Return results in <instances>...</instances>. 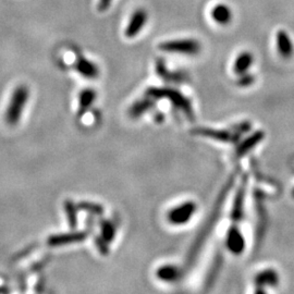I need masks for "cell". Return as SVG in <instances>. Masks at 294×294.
Returning a JSON list of instances; mask_svg holds the SVG:
<instances>
[{"label":"cell","mask_w":294,"mask_h":294,"mask_svg":"<svg viewBox=\"0 0 294 294\" xmlns=\"http://www.w3.org/2000/svg\"><path fill=\"white\" fill-rule=\"evenodd\" d=\"M30 91L25 85L17 86L13 91L10 98V103L4 115V119L9 125H16L22 117V113L25 109L26 104L29 102Z\"/></svg>","instance_id":"obj_1"},{"label":"cell","mask_w":294,"mask_h":294,"mask_svg":"<svg viewBox=\"0 0 294 294\" xmlns=\"http://www.w3.org/2000/svg\"><path fill=\"white\" fill-rule=\"evenodd\" d=\"M147 96L152 97L153 99H169L171 104H173L174 107L181 109L187 116H192V108L190 103H188L187 99L178 91L173 89H168V87H161V89L151 87V89H148L147 91Z\"/></svg>","instance_id":"obj_2"},{"label":"cell","mask_w":294,"mask_h":294,"mask_svg":"<svg viewBox=\"0 0 294 294\" xmlns=\"http://www.w3.org/2000/svg\"><path fill=\"white\" fill-rule=\"evenodd\" d=\"M159 49L161 51L169 52V54L194 56L201 51V45L197 39L182 38L161 43L159 45Z\"/></svg>","instance_id":"obj_3"},{"label":"cell","mask_w":294,"mask_h":294,"mask_svg":"<svg viewBox=\"0 0 294 294\" xmlns=\"http://www.w3.org/2000/svg\"><path fill=\"white\" fill-rule=\"evenodd\" d=\"M196 210L197 205L194 201H184V203L170 209L168 215H167V219L172 226H184L193 218Z\"/></svg>","instance_id":"obj_4"},{"label":"cell","mask_w":294,"mask_h":294,"mask_svg":"<svg viewBox=\"0 0 294 294\" xmlns=\"http://www.w3.org/2000/svg\"><path fill=\"white\" fill-rule=\"evenodd\" d=\"M226 247L234 255H240L244 252L245 239L236 226L230 227L226 236Z\"/></svg>","instance_id":"obj_5"},{"label":"cell","mask_w":294,"mask_h":294,"mask_svg":"<svg viewBox=\"0 0 294 294\" xmlns=\"http://www.w3.org/2000/svg\"><path fill=\"white\" fill-rule=\"evenodd\" d=\"M87 238V232L78 231V232H70V233L62 234H54L48 239V245L50 247H64V245H71L76 243H80Z\"/></svg>","instance_id":"obj_6"},{"label":"cell","mask_w":294,"mask_h":294,"mask_svg":"<svg viewBox=\"0 0 294 294\" xmlns=\"http://www.w3.org/2000/svg\"><path fill=\"white\" fill-rule=\"evenodd\" d=\"M147 20H148V15L144 9H138L137 11H134V13L129 21V24L125 29L124 32L125 36L129 38H133L135 36H138L139 32L143 30L144 26H145Z\"/></svg>","instance_id":"obj_7"},{"label":"cell","mask_w":294,"mask_h":294,"mask_svg":"<svg viewBox=\"0 0 294 294\" xmlns=\"http://www.w3.org/2000/svg\"><path fill=\"white\" fill-rule=\"evenodd\" d=\"M278 54L284 59H290L294 54V45L290 35L284 30H279L276 35Z\"/></svg>","instance_id":"obj_8"},{"label":"cell","mask_w":294,"mask_h":294,"mask_svg":"<svg viewBox=\"0 0 294 294\" xmlns=\"http://www.w3.org/2000/svg\"><path fill=\"white\" fill-rule=\"evenodd\" d=\"M76 70L83 77L89 78V80H94L99 76V69L97 65L92 62L91 60L84 58V57L77 58L76 62Z\"/></svg>","instance_id":"obj_9"},{"label":"cell","mask_w":294,"mask_h":294,"mask_svg":"<svg viewBox=\"0 0 294 294\" xmlns=\"http://www.w3.org/2000/svg\"><path fill=\"white\" fill-rule=\"evenodd\" d=\"M210 15H212L213 20L216 22V23L222 26L230 24L232 17H233L231 9L226 3L216 4V6L213 8L212 12H210Z\"/></svg>","instance_id":"obj_10"},{"label":"cell","mask_w":294,"mask_h":294,"mask_svg":"<svg viewBox=\"0 0 294 294\" xmlns=\"http://www.w3.org/2000/svg\"><path fill=\"white\" fill-rule=\"evenodd\" d=\"M255 283L258 288L276 287L279 283V275L275 269H264L256 275Z\"/></svg>","instance_id":"obj_11"},{"label":"cell","mask_w":294,"mask_h":294,"mask_svg":"<svg viewBox=\"0 0 294 294\" xmlns=\"http://www.w3.org/2000/svg\"><path fill=\"white\" fill-rule=\"evenodd\" d=\"M254 63V56L249 51H242L236 57L233 64V71L236 76H243L248 73Z\"/></svg>","instance_id":"obj_12"},{"label":"cell","mask_w":294,"mask_h":294,"mask_svg":"<svg viewBox=\"0 0 294 294\" xmlns=\"http://www.w3.org/2000/svg\"><path fill=\"white\" fill-rule=\"evenodd\" d=\"M157 278L165 282H175L181 278V269L174 265L161 266L156 271Z\"/></svg>","instance_id":"obj_13"},{"label":"cell","mask_w":294,"mask_h":294,"mask_svg":"<svg viewBox=\"0 0 294 294\" xmlns=\"http://www.w3.org/2000/svg\"><path fill=\"white\" fill-rule=\"evenodd\" d=\"M153 106H154V99L147 96V98L138 100V102H135L132 106H131L129 110V115L131 118H139L148 110H151Z\"/></svg>","instance_id":"obj_14"},{"label":"cell","mask_w":294,"mask_h":294,"mask_svg":"<svg viewBox=\"0 0 294 294\" xmlns=\"http://www.w3.org/2000/svg\"><path fill=\"white\" fill-rule=\"evenodd\" d=\"M156 70H157V73L159 74V77L165 78V80H168V81H182L183 80L182 74L168 71V69H167V67H166V63L160 59L157 60Z\"/></svg>","instance_id":"obj_15"},{"label":"cell","mask_w":294,"mask_h":294,"mask_svg":"<svg viewBox=\"0 0 294 294\" xmlns=\"http://www.w3.org/2000/svg\"><path fill=\"white\" fill-rule=\"evenodd\" d=\"M95 98H96L95 91L90 89L82 91L80 98H78V102H80V111L85 112L87 109L93 105Z\"/></svg>","instance_id":"obj_16"},{"label":"cell","mask_w":294,"mask_h":294,"mask_svg":"<svg viewBox=\"0 0 294 294\" xmlns=\"http://www.w3.org/2000/svg\"><path fill=\"white\" fill-rule=\"evenodd\" d=\"M100 230H102V239L107 243L110 242L116 236V227L112 222L104 220L100 223Z\"/></svg>","instance_id":"obj_17"},{"label":"cell","mask_w":294,"mask_h":294,"mask_svg":"<svg viewBox=\"0 0 294 294\" xmlns=\"http://www.w3.org/2000/svg\"><path fill=\"white\" fill-rule=\"evenodd\" d=\"M64 210H65V214H67L69 225L71 226V228H74L77 223L76 205H74L71 201H67L64 203Z\"/></svg>","instance_id":"obj_18"},{"label":"cell","mask_w":294,"mask_h":294,"mask_svg":"<svg viewBox=\"0 0 294 294\" xmlns=\"http://www.w3.org/2000/svg\"><path fill=\"white\" fill-rule=\"evenodd\" d=\"M197 133H200L204 137H209L215 139H220V141H228L230 138V135L225 131H213V130H207V129H201L197 130Z\"/></svg>","instance_id":"obj_19"},{"label":"cell","mask_w":294,"mask_h":294,"mask_svg":"<svg viewBox=\"0 0 294 294\" xmlns=\"http://www.w3.org/2000/svg\"><path fill=\"white\" fill-rule=\"evenodd\" d=\"M80 208L84 209L86 212H89L91 214L94 215H102L104 213V208L100 205L94 204V203H81L80 204Z\"/></svg>","instance_id":"obj_20"},{"label":"cell","mask_w":294,"mask_h":294,"mask_svg":"<svg viewBox=\"0 0 294 294\" xmlns=\"http://www.w3.org/2000/svg\"><path fill=\"white\" fill-rule=\"evenodd\" d=\"M239 84L241 86H248V85H251L252 82L254 81V77L252 76V74H248V73H245L243 74V76H240L239 77Z\"/></svg>","instance_id":"obj_21"},{"label":"cell","mask_w":294,"mask_h":294,"mask_svg":"<svg viewBox=\"0 0 294 294\" xmlns=\"http://www.w3.org/2000/svg\"><path fill=\"white\" fill-rule=\"evenodd\" d=\"M112 0H98V10L100 12H104L109 9L111 6Z\"/></svg>","instance_id":"obj_22"}]
</instances>
